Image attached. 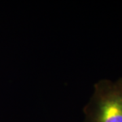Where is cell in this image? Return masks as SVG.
I'll return each mask as SVG.
<instances>
[{"label": "cell", "instance_id": "6da1fadb", "mask_svg": "<svg viewBox=\"0 0 122 122\" xmlns=\"http://www.w3.org/2000/svg\"><path fill=\"white\" fill-rule=\"evenodd\" d=\"M84 122H122V78L113 82L102 79L83 108Z\"/></svg>", "mask_w": 122, "mask_h": 122}]
</instances>
